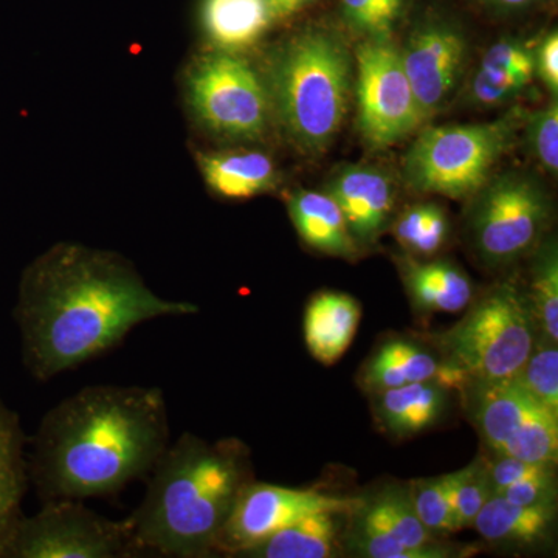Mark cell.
<instances>
[{
	"mask_svg": "<svg viewBox=\"0 0 558 558\" xmlns=\"http://www.w3.org/2000/svg\"><path fill=\"white\" fill-rule=\"evenodd\" d=\"M556 506H520L494 495L473 521L476 532L492 545L532 548L549 539Z\"/></svg>",
	"mask_w": 558,
	"mask_h": 558,
	"instance_id": "obj_20",
	"label": "cell"
},
{
	"mask_svg": "<svg viewBox=\"0 0 558 558\" xmlns=\"http://www.w3.org/2000/svg\"><path fill=\"white\" fill-rule=\"evenodd\" d=\"M209 189L227 199H250L270 193L281 178L277 165L260 150H223L201 157Z\"/></svg>",
	"mask_w": 558,
	"mask_h": 558,
	"instance_id": "obj_21",
	"label": "cell"
},
{
	"mask_svg": "<svg viewBox=\"0 0 558 558\" xmlns=\"http://www.w3.org/2000/svg\"><path fill=\"white\" fill-rule=\"evenodd\" d=\"M499 497L520 506H556V475L513 484L505 488Z\"/></svg>",
	"mask_w": 558,
	"mask_h": 558,
	"instance_id": "obj_37",
	"label": "cell"
},
{
	"mask_svg": "<svg viewBox=\"0 0 558 558\" xmlns=\"http://www.w3.org/2000/svg\"><path fill=\"white\" fill-rule=\"evenodd\" d=\"M286 204L296 233L311 248L349 260L362 253L339 205L326 191L296 190Z\"/></svg>",
	"mask_w": 558,
	"mask_h": 558,
	"instance_id": "obj_17",
	"label": "cell"
},
{
	"mask_svg": "<svg viewBox=\"0 0 558 558\" xmlns=\"http://www.w3.org/2000/svg\"><path fill=\"white\" fill-rule=\"evenodd\" d=\"M349 513L322 512L304 517L281 529L245 556L258 558H329L339 549L341 517Z\"/></svg>",
	"mask_w": 558,
	"mask_h": 558,
	"instance_id": "obj_24",
	"label": "cell"
},
{
	"mask_svg": "<svg viewBox=\"0 0 558 558\" xmlns=\"http://www.w3.org/2000/svg\"><path fill=\"white\" fill-rule=\"evenodd\" d=\"M447 480L454 531L472 527L481 509L494 497L486 459H476L468 468L449 473Z\"/></svg>",
	"mask_w": 558,
	"mask_h": 558,
	"instance_id": "obj_28",
	"label": "cell"
},
{
	"mask_svg": "<svg viewBox=\"0 0 558 558\" xmlns=\"http://www.w3.org/2000/svg\"><path fill=\"white\" fill-rule=\"evenodd\" d=\"M137 556L126 520L113 521L80 499H51L31 519L21 517L0 557L120 558Z\"/></svg>",
	"mask_w": 558,
	"mask_h": 558,
	"instance_id": "obj_9",
	"label": "cell"
},
{
	"mask_svg": "<svg viewBox=\"0 0 558 558\" xmlns=\"http://www.w3.org/2000/svg\"><path fill=\"white\" fill-rule=\"evenodd\" d=\"M465 392L481 439L495 454L557 464L558 414L519 380L472 384Z\"/></svg>",
	"mask_w": 558,
	"mask_h": 558,
	"instance_id": "obj_11",
	"label": "cell"
},
{
	"mask_svg": "<svg viewBox=\"0 0 558 558\" xmlns=\"http://www.w3.org/2000/svg\"><path fill=\"white\" fill-rule=\"evenodd\" d=\"M168 446L170 421L160 388L92 385L43 417L31 475L44 502L116 497L148 476Z\"/></svg>",
	"mask_w": 558,
	"mask_h": 558,
	"instance_id": "obj_2",
	"label": "cell"
},
{
	"mask_svg": "<svg viewBox=\"0 0 558 558\" xmlns=\"http://www.w3.org/2000/svg\"><path fill=\"white\" fill-rule=\"evenodd\" d=\"M526 295L538 336L558 343V245L554 234H546L529 255Z\"/></svg>",
	"mask_w": 558,
	"mask_h": 558,
	"instance_id": "obj_26",
	"label": "cell"
},
{
	"mask_svg": "<svg viewBox=\"0 0 558 558\" xmlns=\"http://www.w3.org/2000/svg\"><path fill=\"white\" fill-rule=\"evenodd\" d=\"M275 121L304 156L336 142L354 97V51L336 28L307 25L271 50L264 75Z\"/></svg>",
	"mask_w": 558,
	"mask_h": 558,
	"instance_id": "obj_4",
	"label": "cell"
},
{
	"mask_svg": "<svg viewBox=\"0 0 558 558\" xmlns=\"http://www.w3.org/2000/svg\"><path fill=\"white\" fill-rule=\"evenodd\" d=\"M409 492L418 520L432 534L457 532L450 508L447 475L411 481Z\"/></svg>",
	"mask_w": 558,
	"mask_h": 558,
	"instance_id": "obj_33",
	"label": "cell"
},
{
	"mask_svg": "<svg viewBox=\"0 0 558 558\" xmlns=\"http://www.w3.org/2000/svg\"><path fill=\"white\" fill-rule=\"evenodd\" d=\"M189 90L197 119L219 137L263 138L275 121L266 78L240 53L218 50L202 58Z\"/></svg>",
	"mask_w": 558,
	"mask_h": 558,
	"instance_id": "obj_8",
	"label": "cell"
},
{
	"mask_svg": "<svg viewBox=\"0 0 558 558\" xmlns=\"http://www.w3.org/2000/svg\"><path fill=\"white\" fill-rule=\"evenodd\" d=\"M478 9L495 16H513L542 7L548 0H470Z\"/></svg>",
	"mask_w": 558,
	"mask_h": 558,
	"instance_id": "obj_38",
	"label": "cell"
},
{
	"mask_svg": "<svg viewBox=\"0 0 558 558\" xmlns=\"http://www.w3.org/2000/svg\"><path fill=\"white\" fill-rule=\"evenodd\" d=\"M535 46L537 43L534 40L519 38V36H505L487 47L481 57L480 65L510 73L524 83L532 84L535 80Z\"/></svg>",
	"mask_w": 558,
	"mask_h": 558,
	"instance_id": "obj_34",
	"label": "cell"
},
{
	"mask_svg": "<svg viewBox=\"0 0 558 558\" xmlns=\"http://www.w3.org/2000/svg\"><path fill=\"white\" fill-rule=\"evenodd\" d=\"M380 427L396 438H409L438 424L449 391L436 381H418L373 392Z\"/></svg>",
	"mask_w": 558,
	"mask_h": 558,
	"instance_id": "obj_18",
	"label": "cell"
},
{
	"mask_svg": "<svg viewBox=\"0 0 558 558\" xmlns=\"http://www.w3.org/2000/svg\"><path fill=\"white\" fill-rule=\"evenodd\" d=\"M326 193L339 205L360 250L373 247L391 222L395 180L384 168L344 163L330 174Z\"/></svg>",
	"mask_w": 558,
	"mask_h": 558,
	"instance_id": "obj_14",
	"label": "cell"
},
{
	"mask_svg": "<svg viewBox=\"0 0 558 558\" xmlns=\"http://www.w3.org/2000/svg\"><path fill=\"white\" fill-rule=\"evenodd\" d=\"M531 84L510 73L476 65L462 84L465 106L478 110L508 109L519 105Z\"/></svg>",
	"mask_w": 558,
	"mask_h": 558,
	"instance_id": "obj_29",
	"label": "cell"
},
{
	"mask_svg": "<svg viewBox=\"0 0 558 558\" xmlns=\"http://www.w3.org/2000/svg\"><path fill=\"white\" fill-rule=\"evenodd\" d=\"M352 100L357 108V130L369 148H392L425 126L392 38L359 44Z\"/></svg>",
	"mask_w": 558,
	"mask_h": 558,
	"instance_id": "obj_10",
	"label": "cell"
},
{
	"mask_svg": "<svg viewBox=\"0 0 558 558\" xmlns=\"http://www.w3.org/2000/svg\"><path fill=\"white\" fill-rule=\"evenodd\" d=\"M442 368V359H436L416 341L395 339L381 343L368 359L360 374L363 388L369 392L436 381Z\"/></svg>",
	"mask_w": 558,
	"mask_h": 558,
	"instance_id": "obj_22",
	"label": "cell"
},
{
	"mask_svg": "<svg viewBox=\"0 0 558 558\" xmlns=\"http://www.w3.org/2000/svg\"><path fill=\"white\" fill-rule=\"evenodd\" d=\"M399 50L427 124L461 94L472 54L469 33L453 14L427 10L413 22Z\"/></svg>",
	"mask_w": 558,
	"mask_h": 558,
	"instance_id": "obj_12",
	"label": "cell"
},
{
	"mask_svg": "<svg viewBox=\"0 0 558 558\" xmlns=\"http://www.w3.org/2000/svg\"><path fill=\"white\" fill-rule=\"evenodd\" d=\"M487 469L494 495H499L505 488L523 483V481L556 475L554 472L556 464L529 462L523 459L501 457V454H495V461H487Z\"/></svg>",
	"mask_w": 558,
	"mask_h": 558,
	"instance_id": "obj_35",
	"label": "cell"
},
{
	"mask_svg": "<svg viewBox=\"0 0 558 558\" xmlns=\"http://www.w3.org/2000/svg\"><path fill=\"white\" fill-rule=\"evenodd\" d=\"M534 76L548 90L550 98L558 97V32L556 28L537 40Z\"/></svg>",
	"mask_w": 558,
	"mask_h": 558,
	"instance_id": "obj_36",
	"label": "cell"
},
{
	"mask_svg": "<svg viewBox=\"0 0 558 558\" xmlns=\"http://www.w3.org/2000/svg\"><path fill=\"white\" fill-rule=\"evenodd\" d=\"M267 2H269L275 21H281L295 16L300 11L310 9L322 0H267Z\"/></svg>",
	"mask_w": 558,
	"mask_h": 558,
	"instance_id": "obj_39",
	"label": "cell"
},
{
	"mask_svg": "<svg viewBox=\"0 0 558 558\" xmlns=\"http://www.w3.org/2000/svg\"><path fill=\"white\" fill-rule=\"evenodd\" d=\"M468 202L469 242L488 269L529 258L549 233L553 197L535 172H494Z\"/></svg>",
	"mask_w": 558,
	"mask_h": 558,
	"instance_id": "obj_7",
	"label": "cell"
},
{
	"mask_svg": "<svg viewBox=\"0 0 558 558\" xmlns=\"http://www.w3.org/2000/svg\"><path fill=\"white\" fill-rule=\"evenodd\" d=\"M527 153L537 161L539 168L557 178L558 172V101L550 98L548 105L535 110H527L521 128Z\"/></svg>",
	"mask_w": 558,
	"mask_h": 558,
	"instance_id": "obj_32",
	"label": "cell"
},
{
	"mask_svg": "<svg viewBox=\"0 0 558 558\" xmlns=\"http://www.w3.org/2000/svg\"><path fill=\"white\" fill-rule=\"evenodd\" d=\"M197 312L189 301L156 295L117 256L60 245L25 275L16 319L25 366L47 381L119 347L142 323Z\"/></svg>",
	"mask_w": 558,
	"mask_h": 558,
	"instance_id": "obj_1",
	"label": "cell"
},
{
	"mask_svg": "<svg viewBox=\"0 0 558 558\" xmlns=\"http://www.w3.org/2000/svg\"><path fill=\"white\" fill-rule=\"evenodd\" d=\"M22 440L16 414L0 402V549L21 519V499L27 481Z\"/></svg>",
	"mask_w": 558,
	"mask_h": 558,
	"instance_id": "obj_25",
	"label": "cell"
},
{
	"mask_svg": "<svg viewBox=\"0 0 558 558\" xmlns=\"http://www.w3.org/2000/svg\"><path fill=\"white\" fill-rule=\"evenodd\" d=\"M407 0H340L341 20L362 39L392 38Z\"/></svg>",
	"mask_w": 558,
	"mask_h": 558,
	"instance_id": "obj_30",
	"label": "cell"
},
{
	"mask_svg": "<svg viewBox=\"0 0 558 558\" xmlns=\"http://www.w3.org/2000/svg\"><path fill=\"white\" fill-rule=\"evenodd\" d=\"M199 16L215 49L233 53L258 44L277 22L267 0H202Z\"/></svg>",
	"mask_w": 558,
	"mask_h": 558,
	"instance_id": "obj_19",
	"label": "cell"
},
{
	"mask_svg": "<svg viewBox=\"0 0 558 558\" xmlns=\"http://www.w3.org/2000/svg\"><path fill=\"white\" fill-rule=\"evenodd\" d=\"M537 336L523 290L513 281L499 282L444 333L442 359L464 371L472 384L512 380L526 363Z\"/></svg>",
	"mask_w": 558,
	"mask_h": 558,
	"instance_id": "obj_6",
	"label": "cell"
},
{
	"mask_svg": "<svg viewBox=\"0 0 558 558\" xmlns=\"http://www.w3.org/2000/svg\"><path fill=\"white\" fill-rule=\"evenodd\" d=\"M363 499L336 497L314 488H292L250 481L231 509L216 553L245 556L281 529L312 513H354Z\"/></svg>",
	"mask_w": 558,
	"mask_h": 558,
	"instance_id": "obj_13",
	"label": "cell"
},
{
	"mask_svg": "<svg viewBox=\"0 0 558 558\" xmlns=\"http://www.w3.org/2000/svg\"><path fill=\"white\" fill-rule=\"evenodd\" d=\"M362 306L348 293L319 292L304 311V341L312 357L325 366L336 365L357 333Z\"/></svg>",
	"mask_w": 558,
	"mask_h": 558,
	"instance_id": "obj_15",
	"label": "cell"
},
{
	"mask_svg": "<svg viewBox=\"0 0 558 558\" xmlns=\"http://www.w3.org/2000/svg\"><path fill=\"white\" fill-rule=\"evenodd\" d=\"M517 380L538 402L558 414V349L557 343L537 336L531 354Z\"/></svg>",
	"mask_w": 558,
	"mask_h": 558,
	"instance_id": "obj_31",
	"label": "cell"
},
{
	"mask_svg": "<svg viewBox=\"0 0 558 558\" xmlns=\"http://www.w3.org/2000/svg\"><path fill=\"white\" fill-rule=\"evenodd\" d=\"M391 233L405 255L433 258L449 241V216L438 202H416L392 220Z\"/></svg>",
	"mask_w": 558,
	"mask_h": 558,
	"instance_id": "obj_27",
	"label": "cell"
},
{
	"mask_svg": "<svg viewBox=\"0 0 558 558\" xmlns=\"http://www.w3.org/2000/svg\"><path fill=\"white\" fill-rule=\"evenodd\" d=\"M148 476L145 498L126 520L135 553L174 558L216 553L234 502L253 481L240 439L208 442L193 433L170 444Z\"/></svg>",
	"mask_w": 558,
	"mask_h": 558,
	"instance_id": "obj_3",
	"label": "cell"
},
{
	"mask_svg": "<svg viewBox=\"0 0 558 558\" xmlns=\"http://www.w3.org/2000/svg\"><path fill=\"white\" fill-rule=\"evenodd\" d=\"M526 113L513 105L483 123L425 124L402 159L403 182L424 196L469 201L520 140Z\"/></svg>",
	"mask_w": 558,
	"mask_h": 558,
	"instance_id": "obj_5",
	"label": "cell"
},
{
	"mask_svg": "<svg viewBox=\"0 0 558 558\" xmlns=\"http://www.w3.org/2000/svg\"><path fill=\"white\" fill-rule=\"evenodd\" d=\"M360 510L379 523L391 537L414 550L418 558L457 556L454 549L439 546L435 534L421 523L411 502L409 487L388 486L371 501H363Z\"/></svg>",
	"mask_w": 558,
	"mask_h": 558,
	"instance_id": "obj_23",
	"label": "cell"
},
{
	"mask_svg": "<svg viewBox=\"0 0 558 558\" xmlns=\"http://www.w3.org/2000/svg\"><path fill=\"white\" fill-rule=\"evenodd\" d=\"M396 263L417 311L457 314L472 303V281L451 260L413 258L403 253Z\"/></svg>",
	"mask_w": 558,
	"mask_h": 558,
	"instance_id": "obj_16",
	"label": "cell"
}]
</instances>
